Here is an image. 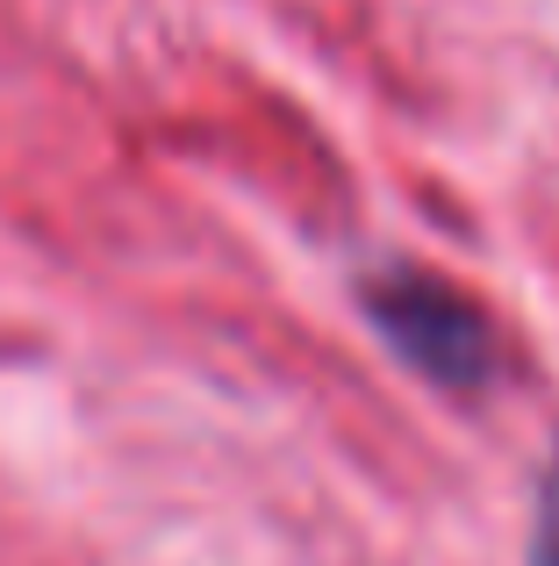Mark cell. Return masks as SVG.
I'll return each instance as SVG.
<instances>
[{
    "mask_svg": "<svg viewBox=\"0 0 559 566\" xmlns=\"http://www.w3.org/2000/svg\"><path fill=\"white\" fill-rule=\"evenodd\" d=\"M366 316L394 345V359H409L431 387H445V395H481L488 387L495 374L488 316L452 280L423 273V265H388V273L366 280Z\"/></svg>",
    "mask_w": 559,
    "mask_h": 566,
    "instance_id": "obj_1",
    "label": "cell"
},
{
    "mask_svg": "<svg viewBox=\"0 0 559 566\" xmlns=\"http://www.w3.org/2000/svg\"><path fill=\"white\" fill-rule=\"evenodd\" d=\"M531 566H559V459L538 488V531H531Z\"/></svg>",
    "mask_w": 559,
    "mask_h": 566,
    "instance_id": "obj_2",
    "label": "cell"
}]
</instances>
